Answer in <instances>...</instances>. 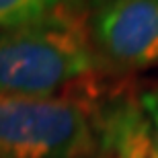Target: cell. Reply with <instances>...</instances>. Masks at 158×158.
<instances>
[{
  "mask_svg": "<svg viewBox=\"0 0 158 158\" xmlns=\"http://www.w3.org/2000/svg\"><path fill=\"white\" fill-rule=\"evenodd\" d=\"M93 41L70 6L0 29V94L53 99L94 70Z\"/></svg>",
  "mask_w": 158,
  "mask_h": 158,
  "instance_id": "cell-1",
  "label": "cell"
},
{
  "mask_svg": "<svg viewBox=\"0 0 158 158\" xmlns=\"http://www.w3.org/2000/svg\"><path fill=\"white\" fill-rule=\"evenodd\" d=\"M93 113L84 99L0 94V158H90Z\"/></svg>",
  "mask_w": 158,
  "mask_h": 158,
  "instance_id": "cell-2",
  "label": "cell"
},
{
  "mask_svg": "<svg viewBox=\"0 0 158 158\" xmlns=\"http://www.w3.org/2000/svg\"><path fill=\"white\" fill-rule=\"evenodd\" d=\"M88 35L93 47L119 68L158 66V0H97Z\"/></svg>",
  "mask_w": 158,
  "mask_h": 158,
  "instance_id": "cell-3",
  "label": "cell"
},
{
  "mask_svg": "<svg viewBox=\"0 0 158 158\" xmlns=\"http://www.w3.org/2000/svg\"><path fill=\"white\" fill-rule=\"evenodd\" d=\"M90 158H158V144L138 99L113 97L93 113Z\"/></svg>",
  "mask_w": 158,
  "mask_h": 158,
  "instance_id": "cell-4",
  "label": "cell"
},
{
  "mask_svg": "<svg viewBox=\"0 0 158 158\" xmlns=\"http://www.w3.org/2000/svg\"><path fill=\"white\" fill-rule=\"evenodd\" d=\"M68 6V0H0V29L17 27Z\"/></svg>",
  "mask_w": 158,
  "mask_h": 158,
  "instance_id": "cell-5",
  "label": "cell"
},
{
  "mask_svg": "<svg viewBox=\"0 0 158 158\" xmlns=\"http://www.w3.org/2000/svg\"><path fill=\"white\" fill-rule=\"evenodd\" d=\"M140 107L144 115L148 117V123H150V127H152V134H154V140L158 144V84L150 90L142 94L140 99Z\"/></svg>",
  "mask_w": 158,
  "mask_h": 158,
  "instance_id": "cell-6",
  "label": "cell"
}]
</instances>
